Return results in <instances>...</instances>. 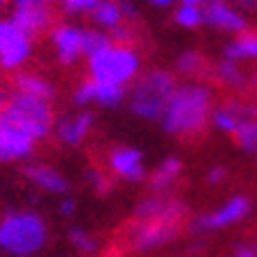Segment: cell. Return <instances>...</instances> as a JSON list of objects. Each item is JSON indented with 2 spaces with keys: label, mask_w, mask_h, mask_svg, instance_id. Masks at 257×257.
<instances>
[{
  "label": "cell",
  "mask_w": 257,
  "mask_h": 257,
  "mask_svg": "<svg viewBox=\"0 0 257 257\" xmlns=\"http://www.w3.org/2000/svg\"><path fill=\"white\" fill-rule=\"evenodd\" d=\"M213 109V93L209 86H176L172 100L160 118V125L172 137H195L211 123Z\"/></svg>",
  "instance_id": "cell-1"
},
{
  "label": "cell",
  "mask_w": 257,
  "mask_h": 257,
  "mask_svg": "<svg viewBox=\"0 0 257 257\" xmlns=\"http://www.w3.org/2000/svg\"><path fill=\"white\" fill-rule=\"evenodd\" d=\"M47 222L35 211H14L0 220V250L12 257H33L47 245Z\"/></svg>",
  "instance_id": "cell-2"
},
{
  "label": "cell",
  "mask_w": 257,
  "mask_h": 257,
  "mask_svg": "<svg viewBox=\"0 0 257 257\" xmlns=\"http://www.w3.org/2000/svg\"><path fill=\"white\" fill-rule=\"evenodd\" d=\"M176 81L165 70H151L139 74L130 86V111L144 120H160L169 100H172Z\"/></svg>",
  "instance_id": "cell-3"
},
{
  "label": "cell",
  "mask_w": 257,
  "mask_h": 257,
  "mask_svg": "<svg viewBox=\"0 0 257 257\" xmlns=\"http://www.w3.org/2000/svg\"><path fill=\"white\" fill-rule=\"evenodd\" d=\"M142 58L130 44H111L97 56L88 58V74L95 84H111L125 88L139 77Z\"/></svg>",
  "instance_id": "cell-4"
},
{
  "label": "cell",
  "mask_w": 257,
  "mask_h": 257,
  "mask_svg": "<svg viewBox=\"0 0 257 257\" xmlns=\"http://www.w3.org/2000/svg\"><path fill=\"white\" fill-rule=\"evenodd\" d=\"M3 109L17 120L19 125H24L37 142L47 139L56 125L51 102L42 100V97H33V95H26V93L14 90L12 95H7Z\"/></svg>",
  "instance_id": "cell-5"
},
{
  "label": "cell",
  "mask_w": 257,
  "mask_h": 257,
  "mask_svg": "<svg viewBox=\"0 0 257 257\" xmlns=\"http://www.w3.org/2000/svg\"><path fill=\"white\" fill-rule=\"evenodd\" d=\"M35 144L37 139L24 125H19L5 109H0V165L28 160L35 151Z\"/></svg>",
  "instance_id": "cell-6"
},
{
  "label": "cell",
  "mask_w": 257,
  "mask_h": 257,
  "mask_svg": "<svg viewBox=\"0 0 257 257\" xmlns=\"http://www.w3.org/2000/svg\"><path fill=\"white\" fill-rule=\"evenodd\" d=\"M252 211V202L245 195H236V197L227 199L220 209H215L213 213L199 215L192 222V232L204 234V232H218V229H227L243 222Z\"/></svg>",
  "instance_id": "cell-7"
},
{
  "label": "cell",
  "mask_w": 257,
  "mask_h": 257,
  "mask_svg": "<svg viewBox=\"0 0 257 257\" xmlns=\"http://www.w3.org/2000/svg\"><path fill=\"white\" fill-rule=\"evenodd\" d=\"M181 234V222H135L127 236L132 250L151 252L174 243Z\"/></svg>",
  "instance_id": "cell-8"
},
{
  "label": "cell",
  "mask_w": 257,
  "mask_h": 257,
  "mask_svg": "<svg viewBox=\"0 0 257 257\" xmlns=\"http://www.w3.org/2000/svg\"><path fill=\"white\" fill-rule=\"evenodd\" d=\"M186 215V204L167 192L146 197L135 209V222H181Z\"/></svg>",
  "instance_id": "cell-9"
},
{
  "label": "cell",
  "mask_w": 257,
  "mask_h": 257,
  "mask_svg": "<svg viewBox=\"0 0 257 257\" xmlns=\"http://www.w3.org/2000/svg\"><path fill=\"white\" fill-rule=\"evenodd\" d=\"M19 30H24L26 35H37L49 28L51 24V12H49L47 0H14L12 17H10Z\"/></svg>",
  "instance_id": "cell-10"
},
{
  "label": "cell",
  "mask_w": 257,
  "mask_h": 257,
  "mask_svg": "<svg viewBox=\"0 0 257 257\" xmlns=\"http://www.w3.org/2000/svg\"><path fill=\"white\" fill-rule=\"evenodd\" d=\"M202 12H204V24L215 30L232 33V35H241V33L248 30L245 17L227 0H204Z\"/></svg>",
  "instance_id": "cell-11"
},
{
  "label": "cell",
  "mask_w": 257,
  "mask_h": 257,
  "mask_svg": "<svg viewBox=\"0 0 257 257\" xmlns=\"http://www.w3.org/2000/svg\"><path fill=\"white\" fill-rule=\"evenodd\" d=\"M109 172L116 174L120 181L127 183H139L146 179V167H144V156L142 151L132 149V146H118L109 153L107 158Z\"/></svg>",
  "instance_id": "cell-12"
},
{
  "label": "cell",
  "mask_w": 257,
  "mask_h": 257,
  "mask_svg": "<svg viewBox=\"0 0 257 257\" xmlns=\"http://www.w3.org/2000/svg\"><path fill=\"white\" fill-rule=\"evenodd\" d=\"M81 35L84 30L77 26L60 24L56 28H51V44L56 49V56L63 65H74L81 58Z\"/></svg>",
  "instance_id": "cell-13"
},
{
  "label": "cell",
  "mask_w": 257,
  "mask_h": 257,
  "mask_svg": "<svg viewBox=\"0 0 257 257\" xmlns=\"http://www.w3.org/2000/svg\"><path fill=\"white\" fill-rule=\"evenodd\" d=\"M245 118H255L257 120V104H248V102H239V100H229L225 104L213 109L211 123L215 125V130L232 135L239 127L241 120Z\"/></svg>",
  "instance_id": "cell-14"
},
{
  "label": "cell",
  "mask_w": 257,
  "mask_h": 257,
  "mask_svg": "<svg viewBox=\"0 0 257 257\" xmlns=\"http://www.w3.org/2000/svg\"><path fill=\"white\" fill-rule=\"evenodd\" d=\"M24 176L42 192H49V195H65L70 190V183L58 169L49 167V165H42V162H30L24 167Z\"/></svg>",
  "instance_id": "cell-15"
},
{
  "label": "cell",
  "mask_w": 257,
  "mask_h": 257,
  "mask_svg": "<svg viewBox=\"0 0 257 257\" xmlns=\"http://www.w3.org/2000/svg\"><path fill=\"white\" fill-rule=\"evenodd\" d=\"M93 125H95V114H90V111H79V114L67 116V118L56 123V137H58L60 144L74 149L79 144H84V139L90 135Z\"/></svg>",
  "instance_id": "cell-16"
},
{
  "label": "cell",
  "mask_w": 257,
  "mask_h": 257,
  "mask_svg": "<svg viewBox=\"0 0 257 257\" xmlns=\"http://www.w3.org/2000/svg\"><path fill=\"white\" fill-rule=\"evenodd\" d=\"M30 51H33V37L17 28L0 51V67L3 70H19L30 58Z\"/></svg>",
  "instance_id": "cell-17"
},
{
  "label": "cell",
  "mask_w": 257,
  "mask_h": 257,
  "mask_svg": "<svg viewBox=\"0 0 257 257\" xmlns=\"http://www.w3.org/2000/svg\"><path fill=\"white\" fill-rule=\"evenodd\" d=\"M181 174H183V162H181L179 158H165V160L153 169V174H151V179H149L151 190L167 192L169 188L181 179Z\"/></svg>",
  "instance_id": "cell-18"
},
{
  "label": "cell",
  "mask_w": 257,
  "mask_h": 257,
  "mask_svg": "<svg viewBox=\"0 0 257 257\" xmlns=\"http://www.w3.org/2000/svg\"><path fill=\"white\" fill-rule=\"evenodd\" d=\"M14 88L19 93H26V95H33V97H42V100L54 102L56 97V90L54 86L49 84L44 77L40 74H30V72H19L14 77Z\"/></svg>",
  "instance_id": "cell-19"
},
{
  "label": "cell",
  "mask_w": 257,
  "mask_h": 257,
  "mask_svg": "<svg viewBox=\"0 0 257 257\" xmlns=\"http://www.w3.org/2000/svg\"><path fill=\"white\" fill-rule=\"evenodd\" d=\"M90 19H93L95 28L107 30V33H111L114 28H118L120 24H125L118 0H100V3L95 5V10L90 12Z\"/></svg>",
  "instance_id": "cell-20"
},
{
  "label": "cell",
  "mask_w": 257,
  "mask_h": 257,
  "mask_svg": "<svg viewBox=\"0 0 257 257\" xmlns=\"http://www.w3.org/2000/svg\"><path fill=\"white\" fill-rule=\"evenodd\" d=\"M222 58L241 63V60H257V35L255 33H241L234 42L222 49Z\"/></svg>",
  "instance_id": "cell-21"
},
{
  "label": "cell",
  "mask_w": 257,
  "mask_h": 257,
  "mask_svg": "<svg viewBox=\"0 0 257 257\" xmlns=\"http://www.w3.org/2000/svg\"><path fill=\"white\" fill-rule=\"evenodd\" d=\"M213 77L218 79L222 86H227V88H243L245 86V74L239 67V63L227 60V58H222L220 63L213 67Z\"/></svg>",
  "instance_id": "cell-22"
},
{
  "label": "cell",
  "mask_w": 257,
  "mask_h": 257,
  "mask_svg": "<svg viewBox=\"0 0 257 257\" xmlns=\"http://www.w3.org/2000/svg\"><path fill=\"white\" fill-rule=\"evenodd\" d=\"M111 44H114V40H111V35H109L107 30L88 28V30H84V35H81V54H84L86 58H93V56H97L100 51L109 49Z\"/></svg>",
  "instance_id": "cell-23"
},
{
  "label": "cell",
  "mask_w": 257,
  "mask_h": 257,
  "mask_svg": "<svg viewBox=\"0 0 257 257\" xmlns=\"http://www.w3.org/2000/svg\"><path fill=\"white\" fill-rule=\"evenodd\" d=\"M234 144L245 153H257V120L245 118L239 123V127L232 132Z\"/></svg>",
  "instance_id": "cell-24"
},
{
  "label": "cell",
  "mask_w": 257,
  "mask_h": 257,
  "mask_svg": "<svg viewBox=\"0 0 257 257\" xmlns=\"http://www.w3.org/2000/svg\"><path fill=\"white\" fill-rule=\"evenodd\" d=\"M127 97V90L120 86H111V84H95V102L100 107L107 109H116L120 107Z\"/></svg>",
  "instance_id": "cell-25"
},
{
  "label": "cell",
  "mask_w": 257,
  "mask_h": 257,
  "mask_svg": "<svg viewBox=\"0 0 257 257\" xmlns=\"http://www.w3.org/2000/svg\"><path fill=\"white\" fill-rule=\"evenodd\" d=\"M174 21L181 28H199L204 24V12L199 5H179L174 12Z\"/></svg>",
  "instance_id": "cell-26"
},
{
  "label": "cell",
  "mask_w": 257,
  "mask_h": 257,
  "mask_svg": "<svg viewBox=\"0 0 257 257\" xmlns=\"http://www.w3.org/2000/svg\"><path fill=\"white\" fill-rule=\"evenodd\" d=\"M67 239H70L72 248L77 252H81V255H93V252L97 250V241L93 239L84 227H72L70 232H67Z\"/></svg>",
  "instance_id": "cell-27"
},
{
  "label": "cell",
  "mask_w": 257,
  "mask_h": 257,
  "mask_svg": "<svg viewBox=\"0 0 257 257\" xmlns=\"http://www.w3.org/2000/svg\"><path fill=\"white\" fill-rule=\"evenodd\" d=\"M202 67H204V60L197 51H183L179 56V60H176V70L181 74H188V77H195Z\"/></svg>",
  "instance_id": "cell-28"
},
{
  "label": "cell",
  "mask_w": 257,
  "mask_h": 257,
  "mask_svg": "<svg viewBox=\"0 0 257 257\" xmlns=\"http://www.w3.org/2000/svg\"><path fill=\"white\" fill-rule=\"evenodd\" d=\"M72 100H74L77 107H86V104H90V102H95V81H93V79L81 81V84L77 86V90H74Z\"/></svg>",
  "instance_id": "cell-29"
},
{
  "label": "cell",
  "mask_w": 257,
  "mask_h": 257,
  "mask_svg": "<svg viewBox=\"0 0 257 257\" xmlns=\"http://www.w3.org/2000/svg\"><path fill=\"white\" fill-rule=\"evenodd\" d=\"M86 181H88L90 186H93V190L100 192V195H107V192L111 190V179L97 167H93V169L86 172Z\"/></svg>",
  "instance_id": "cell-30"
},
{
  "label": "cell",
  "mask_w": 257,
  "mask_h": 257,
  "mask_svg": "<svg viewBox=\"0 0 257 257\" xmlns=\"http://www.w3.org/2000/svg\"><path fill=\"white\" fill-rule=\"evenodd\" d=\"M67 14H90L100 0H58Z\"/></svg>",
  "instance_id": "cell-31"
},
{
  "label": "cell",
  "mask_w": 257,
  "mask_h": 257,
  "mask_svg": "<svg viewBox=\"0 0 257 257\" xmlns=\"http://www.w3.org/2000/svg\"><path fill=\"white\" fill-rule=\"evenodd\" d=\"M109 35H111L114 44H130L132 42V30H130V26H125V24H120L118 28H114Z\"/></svg>",
  "instance_id": "cell-32"
},
{
  "label": "cell",
  "mask_w": 257,
  "mask_h": 257,
  "mask_svg": "<svg viewBox=\"0 0 257 257\" xmlns=\"http://www.w3.org/2000/svg\"><path fill=\"white\" fill-rule=\"evenodd\" d=\"M225 179H227V169L222 167V165H215V167H211L206 172V183L209 186H220Z\"/></svg>",
  "instance_id": "cell-33"
},
{
  "label": "cell",
  "mask_w": 257,
  "mask_h": 257,
  "mask_svg": "<svg viewBox=\"0 0 257 257\" xmlns=\"http://www.w3.org/2000/svg\"><path fill=\"white\" fill-rule=\"evenodd\" d=\"M14 30H17V26L7 19V21H0V51H3V47L7 44V40L14 35Z\"/></svg>",
  "instance_id": "cell-34"
},
{
  "label": "cell",
  "mask_w": 257,
  "mask_h": 257,
  "mask_svg": "<svg viewBox=\"0 0 257 257\" xmlns=\"http://www.w3.org/2000/svg\"><path fill=\"white\" fill-rule=\"evenodd\" d=\"M58 211H60V215H63V218H72V215L77 213V202H74L72 197H65L63 202H60Z\"/></svg>",
  "instance_id": "cell-35"
},
{
  "label": "cell",
  "mask_w": 257,
  "mask_h": 257,
  "mask_svg": "<svg viewBox=\"0 0 257 257\" xmlns=\"http://www.w3.org/2000/svg\"><path fill=\"white\" fill-rule=\"evenodd\" d=\"M120 3V12H123V19H125V21H135V19H137V7L132 5L130 0H118Z\"/></svg>",
  "instance_id": "cell-36"
},
{
  "label": "cell",
  "mask_w": 257,
  "mask_h": 257,
  "mask_svg": "<svg viewBox=\"0 0 257 257\" xmlns=\"http://www.w3.org/2000/svg\"><path fill=\"white\" fill-rule=\"evenodd\" d=\"M234 257H257V248H252V245H236V250H234Z\"/></svg>",
  "instance_id": "cell-37"
},
{
  "label": "cell",
  "mask_w": 257,
  "mask_h": 257,
  "mask_svg": "<svg viewBox=\"0 0 257 257\" xmlns=\"http://www.w3.org/2000/svg\"><path fill=\"white\" fill-rule=\"evenodd\" d=\"M227 3H232L234 7H243V10H248V7H252V5H255L252 0H227Z\"/></svg>",
  "instance_id": "cell-38"
},
{
  "label": "cell",
  "mask_w": 257,
  "mask_h": 257,
  "mask_svg": "<svg viewBox=\"0 0 257 257\" xmlns=\"http://www.w3.org/2000/svg\"><path fill=\"white\" fill-rule=\"evenodd\" d=\"M153 7H169L174 3V0H149Z\"/></svg>",
  "instance_id": "cell-39"
},
{
  "label": "cell",
  "mask_w": 257,
  "mask_h": 257,
  "mask_svg": "<svg viewBox=\"0 0 257 257\" xmlns=\"http://www.w3.org/2000/svg\"><path fill=\"white\" fill-rule=\"evenodd\" d=\"M179 5H204V0H179Z\"/></svg>",
  "instance_id": "cell-40"
},
{
  "label": "cell",
  "mask_w": 257,
  "mask_h": 257,
  "mask_svg": "<svg viewBox=\"0 0 257 257\" xmlns=\"http://www.w3.org/2000/svg\"><path fill=\"white\" fill-rule=\"evenodd\" d=\"M5 100H7V95H0V109L5 107Z\"/></svg>",
  "instance_id": "cell-41"
},
{
  "label": "cell",
  "mask_w": 257,
  "mask_h": 257,
  "mask_svg": "<svg viewBox=\"0 0 257 257\" xmlns=\"http://www.w3.org/2000/svg\"><path fill=\"white\" fill-rule=\"evenodd\" d=\"M5 5H7V0H0V12L5 10Z\"/></svg>",
  "instance_id": "cell-42"
},
{
  "label": "cell",
  "mask_w": 257,
  "mask_h": 257,
  "mask_svg": "<svg viewBox=\"0 0 257 257\" xmlns=\"http://www.w3.org/2000/svg\"><path fill=\"white\" fill-rule=\"evenodd\" d=\"M255 86H257V74H255Z\"/></svg>",
  "instance_id": "cell-43"
},
{
  "label": "cell",
  "mask_w": 257,
  "mask_h": 257,
  "mask_svg": "<svg viewBox=\"0 0 257 257\" xmlns=\"http://www.w3.org/2000/svg\"><path fill=\"white\" fill-rule=\"evenodd\" d=\"M252 3H255V5H257V0H252Z\"/></svg>",
  "instance_id": "cell-44"
},
{
  "label": "cell",
  "mask_w": 257,
  "mask_h": 257,
  "mask_svg": "<svg viewBox=\"0 0 257 257\" xmlns=\"http://www.w3.org/2000/svg\"><path fill=\"white\" fill-rule=\"evenodd\" d=\"M255 248H257V245H255Z\"/></svg>",
  "instance_id": "cell-45"
}]
</instances>
